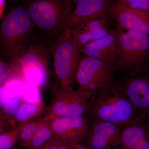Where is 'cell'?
<instances>
[{
  "instance_id": "1",
  "label": "cell",
  "mask_w": 149,
  "mask_h": 149,
  "mask_svg": "<svg viewBox=\"0 0 149 149\" xmlns=\"http://www.w3.org/2000/svg\"><path fill=\"white\" fill-rule=\"evenodd\" d=\"M35 26L22 6L11 9L3 17L0 28L3 58L12 65L24 53L35 37Z\"/></svg>"
},
{
  "instance_id": "2",
  "label": "cell",
  "mask_w": 149,
  "mask_h": 149,
  "mask_svg": "<svg viewBox=\"0 0 149 149\" xmlns=\"http://www.w3.org/2000/svg\"><path fill=\"white\" fill-rule=\"evenodd\" d=\"M90 102L88 113L94 121H106L120 125L141 118L120 85L113 84Z\"/></svg>"
},
{
  "instance_id": "3",
  "label": "cell",
  "mask_w": 149,
  "mask_h": 149,
  "mask_svg": "<svg viewBox=\"0 0 149 149\" xmlns=\"http://www.w3.org/2000/svg\"><path fill=\"white\" fill-rule=\"evenodd\" d=\"M52 41V37L45 40L35 36L23 54L10 65L12 69L16 70L29 85L39 89L44 88L49 80Z\"/></svg>"
},
{
  "instance_id": "4",
  "label": "cell",
  "mask_w": 149,
  "mask_h": 149,
  "mask_svg": "<svg viewBox=\"0 0 149 149\" xmlns=\"http://www.w3.org/2000/svg\"><path fill=\"white\" fill-rule=\"evenodd\" d=\"M118 49L116 69L127 71L133 76L146 71L149 57V35L126 30L118 26Z\"/></svg>"
},
{
  "instance_id": "5",
  "label": "cell",
  "mask_w": 149,
  "mask_h": 149,
  "mask_svg": "<svg viewBox=\"0 0 149 149\" xmlns=\"http://www.w3.org/2000/svg\"><path fill=\"white\" fill-rule=\"evenodd\" d=\"M25 9L35 27L53 37L63 30L73 10L69 0H24Z\"/></svg>"
},
{
  "instance_id": "6",
  "label": "cell",
  "mask_w": 149,
  "mask_h": 149,
  "mask_svg": "<svg viewBox=\"0 0 149 149\" xmlns=\"http://www.w3.org/2000/svg\"><path fill=\"white\" fill-rule=\"evenodd\" d=\"M116 70L114 62L81 55L75 77L78 90L92 100L113 85Z\"/></svg>"
},
{
  "instance_id": "7",
  "label": "cell",
  "mask_w": 149,
  "mask_h": 149,
  "mask_svg": "<svg viewBox=\"0 0 149 149\" xmlns=\"http://www.w3.org/2000/svg\"><path fill=\"white\" fill-rule=\"evenodd\" d=\"M51 49L56 80L60 86H71L82 54L69 29H64L52 37Z\"/></svg>"
},
{
  "instance_id": "8",
  "label": "cell",
  "mask_w": 149,
  "mask_h": 149,
  "mask_svg": "<svg viewBox=\"0 0 149 149\" xmlns=\"http://www.w3.org/2000/svg\"><path fill=\"white\" fill-rule=\"evenodd\" d=\"M91 100L71 86H59L55 90L47 108V118L85 116L90 108Z\"/></svg>"
},
{
  "instance_id": "9",
  "label": "cell",
  "mask_w": 149,
  "mask_h": 149,
  "mask_svg": "<svg viewBox=\"0 0 149 149\" xmlns=\"http://www.w3.org/2000/svg\"><path fill=\"white\" fill-rule=\"evenodd\" d=\"M46 118L55 136L69 145L82 143L91 127V123L85 116Z\"/></svg>"
},
{
  "instance_id": "10",
  "label": "cell",
  "mask_w": 149,
  "mask_h": 149,
  "mask_svg": "<svg viewBox=\"0 0 149 149\" xmlns=\"http://www.w3.org/2000/svg\"><path fill=\"white\" fill-rule=\"evenodd\" d=\"M116 0H83L67 17L64 29H72L80 24L109 17L111 9Z\"/></svg>"
},
{
  "instance_id": "11",
  "label": "cell",
  "mask_w": 149,
  "mask_h": 149,
  "mask_svg": "<svg viewBox=\"0 0 149 149\" xmlns=\"http://www.w3.org/2000/svg\"><path fill=\"white\" fill-rule=\"evenodd\" d=\"M121 125L106 121H94L82 143L91 149H118L122 135Z\"/></svg>"
},
{
  "instance_id": "12",
  "label": "cell",
  "mask_w": 149,
  "mask_h": 149,
  "mask_svg": "<svg viewBox=\"0 0 149 149\" xmlns=\"http://www.w3.org/2000/svg\"><path fill=\"white\" fill-rule=\"evenodd\" d=\"M109 17L122 29L149 35V13L130 8L116 0L111 9Z\"/></svg>"
},
{
  "instance_id": "13",
  "label": "cell",
  "mask_w": 149,
  "mask_h": 149,
  "mask_svg": "<svg viewBox=\"0 0 149 149\" xmlns=\"http://www.w3.org/2000/svg\"><path fill=\"white\" fill-rule=\"evenodd\" d=\"M120 85L139 114L149 117V75H136Z\"/></svg>"
},
{
  "instance_id": "14",
  "label": "cell",
  "mask_w": 149,
  "mask_h": 149,
  "mask_svg": "<svg viewBox=\"0 0 149 149\" xmlns=\"http://www.w3.org/2000/svg\"><path fill=\"white\" fill-rule=\"evenodd\" d=\"M118 44V34L116 29L105 37L83 46L80 51L82 55L85 56L115 63Z\"/></svg>"
},
{
  "instance_id": "15",
  "label": "cell",
  "mask_w": 149,
  "mask_h": 149,
  "mask_svg": "<svg viewBox=\"0 0 149 149\" xmlns=\"http://www.w3.org/2000/svg\"><path fill=\"white\" fill-rule=\"evenodd\" d=\"M141 118L124 125L118 149H149V131Z\"/></svg>"
},
{
  "instance_id": "16",
  "label": "cell",
  "mask_w": 149,
  "mask_h": 149,
  "mask_svg": "<svg viewBox=\"0 0 149 149\" xmlns=\"http://www.w3.org/2000/svg\"><path fill=\"white\" fill-rule=\"evenodd\" d=\"M108 18L92 20L70 29L80 49L88 43L101 39L113 31L108 28Z\"/></svg>"
},
{
  "instance_id": "17",
  "label": "cell",
  "mask_w": 149,
  "mask_h": 149,
  "mask_svg": "<svg viewBox=\"0 0 149 149\" xmlns=\"http://www.w3.org/2000/svg\"><path fill=\"white\" fill-rule=\"evenodd\" d=\"M45 120V117H36L19 125V131L17 142L19 146L27 149L32 139Z\"/></svg>"
},
{
  "instance_id": "18",
  "label": "cell",
  "mask_w": 149,
  "mask_h": 149,
  "mask_svg": "<svg viewBox=\"0 0 149 149\" xmlns=\"http://www.w3.org/2000/svg\"><path fill=\"white\" fill-rule=\"evenodd\" d=\"M42 103L34 104L22 101L14 121L17 125L27 122L38 116L43 109Z\"/></svg>"
},
{
  "instance_id": "19",
  "label": "cell",
  "mask_w": 149,
  "mask_h": 149,
  "mask_svg": "<svg viewBox=\"0 0 149 149\" xmlns=\"http://www.w3.org/2000/svg\"><path fill=\"white\" fill-rule=\"evenodd\" d=\"M45 118V121L32 139L27 147V149L40 148L48 143L55 136L49 125L47 119Z\"/></svg>"
},
{
  "instance_id": "20",
  "label": "cell",
  "mask_w": 149,
  "mask_h": 149,
  "mask_svg": "<svg viewBox=\"0 0 149 149\" xmlns=\"http://www.w3.org/2000/svg\"><path fill=\"white\" fill-rule=\"evenodd\" d=\"M22 99L12 98L7 97L3 87L0 88V106L1 111L8 116L14 120L22 102Z\"/></svg>"
},
{
  "instance_id": "21",
  "label": "cell",
  "mask_w": 149,
  "mask_h": 149,
  "mask_svg": "<svg viewBox=\"0 0 149 149\" xmlns=\"http://www.w3.org/2000/svg\"><path fill=\"white\" fill-rule=\"evenodd\" d=\"M19 126L1 133L0 149H10L18 142Z\"/></svg>"
},
{
  "instance_id": "22",
  "label": "cell",
  "mask_w": 149,
  "mask_h": 149,
  "mask_svg": "<svg viewBox=\"0 0 149 149\" xmlns=\"http://www.w3.org/2000/svg\"><path fill=\"white\" fill-rule=\"evenodd\" d=\"M130 8L149 13V0H118Z\"/></svg>"
},
{
  "instance_id": "23",
  "label": "cell",
  "mask_w": 149,
  "mask_h": 149,
  "mask_svg": "<svg viewBox=\"0 0 149 149\" xmlns=\"http://www.w3.org/2000/svg\"><path fill=\"white\" fill-rule=\"evenodd\" d=\"M12 68L10 64L4 60L3 58L0 60V86L3 87L8 81Z\"/></svg>"
},
{
  "instance_id": "24",
  "label": "cell",
  "mask_w": 149,
  "mask_h": 149,
  "mask_svg": "<svg viewBox=\"0 0 149 149\" xmlns=\"http://www.w3.org/2000/svg\"><path fill=\"white\" fill-rule=\"evenodd\" d=\"M70 149H91L82 143H77L69 145Z\"/></svg>"
},
{
  "instance_id": "25",
  "label": "cell",
  "mask_w": 149,
  "mask_h": 149,
  "mask_svg": "<svg viewBox=\"0 0 149 149\" xmlns=\"http://www.w3.org/2000/svg\"><path fill=\"white\" fill-rule=\"evenodd\" d=\"M60 140L56 136H55L52 140L51 149H59Z\"/></svg>"
},
{
  "instance_id": "26",
  "label": "cell",
  "mask_w": 149,
  "mask_h": 149,
  "mask_svg": "<svg viewBox=\"0 0 149 149\" xmlns=\"http://www.w3.org/2000/svg\"><path fill=\"white\" fill-rule=\"evenodd\" d=\"M6 0H1L0 3V13H1V18L3 16V14L4 11L6 7Z\"/></svg>"
},
{
  "instance_id": "27",
  "label": "cell",
  "mask_w": 149,
  "mask_h": 149,
  "mask_svg": "<svg viewBox=\"0 0 149 149\" xmlns=\"http://www.w3.org/2000/svg\"><path fill=\"white\" fill-rule=\"evenodd\" d=\"M59 149H70V147L69 145L65 143L60 140Z\"/></svg>"
},
{
  "instance_id": "28",
  "label": "cell",
  "mask_w": 149,
  "mask_h": 149,
  "mask_svg": "<svg viewBox=\"0 0 149 149\" xmlns=\"http://www.w3.org/2000/svg\"><path fill=\"white\" fill-rule=\"evenodd\" d=\"M52 140H51L48 143L46 144L44 146L38 149H51V146H52Z\"/></svg>"
},
{
  "instance_id": "29",
  "label": "cell",
  "mask_w": 149,
  "mask_h": 149,
  "mask_svg": "<svg viewBox=\"0 0 149 149\" xmlns=\"http://www.w3.org/2000/svg\"><path fill=\"white\" fill-rule=\"evenodd\" d=\"M69 1L72 6H76L77 3L80 2V1H83V0H69Z\"/></svg>"
},
{
  "instance_id": "30",
  "label": "cell",
  "mask_w": 149,
  "mask_h": 149,
  "mask_svg": "<svg viewBox=\"0 0 149 149\" xmlns=\"http://www.w3.org/2000/svg\"><path fill=\"white\" fill-rule=\"evenodd\" d=\"M145 123H146L147 128H148V130L149 131V117L146 118V120H145Z\"/></svg>"
},
{
  "instance_id": "31",
  "label": "cell",
  "mask_w": 149,
  "mask_h": 149,
  "mask_svg": "<svg viewBox=\"0 0 149 149\" xmlns=\"http://www.w3.org/2000/svg\"><path fill=\"white\" fill-rule=\"evenodd\" d=\"M21 1H24V0H21Z\"/></svg>"
},
{
  "instance_id": "32",
  "label": "cell",
  "mask_w": 149,
  "mask_h": 149,
  "mask_svg": "<svg viewBox=\"0 0 149 149\" xmlns=\"http://www.w3.org/2000/svg\"></svg>"
}]
</instances>
